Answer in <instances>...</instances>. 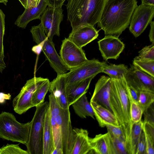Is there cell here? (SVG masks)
<instances>
[{"mask_svg":"<svg viewBox=\"0 0 154 154\" xmlns=\"http://www.w3.org/2000/svg\"><path fill=\"white\" fill-rule=\"evenodd\" d=\"M137 0H107L98 26L106 35H120L128 27Z\"/></svg>","mask_w":154,"mask_h":154,"instance_id":"1","label":"cell"},{"mask_svg":"<svg viewBox=\"0 0 154 154\" xmlns=\"http://www.w3.org/2000/svg\"><path fill=\"white\" fill-rule=\"evenodd\" d=\"M128 85L125 77L112 79L109 103L113 113L117 119L125 137L129 136L132 122L130 116V101L128 94Z\"/></svg>","mask_w":154,"mask_h":154,"instance_id":"2","label":"cell"},{"mask_svg":"<svg viewBox=\"0 0 154 154\" xmlns=\"http://www.w3.org/2000/svg\"><path fill=\"white\" fill-rule=\"evenodd\" d=\"M107 0H68L66 5L67 20L72 29L99 21Z\"/></svg>","mask_w":154,"mask_h":154,"instance_id":"3","label":"cell"},{"mask_svg":"<svg viewBox=\"0 0 154 154\" xmlns=\"http://www.w3.org/2000/svg\"><path fill=\"white\" fill-rule=\"evenodd\" d=\"M31 122L22 123L12 113L0 114V138L26 145L29 138Z\"/></svg>","mask_w":154,"mask_h":154,"instance_id":"4","label":"cell"},{"mask_svg":"<svg viewBox=\"0 0 154 154\" xmlns=\"http://www.w3.org/2000/svg\"><path fill=\"white\" fill-rule=\"evenodd\" d=\"M33 41L42 45V51L46 59L57 75L65 74L70 69L63 63L57 53L53 42L45 34L41 23L32 27L30 29Z\"/></svg>","mask_w":154,"mask_h":154,"instance_id":"5","label":"cell"},{"mask_svg":"<svg viewBox=\"0 0 154 154\" xmlns=\"http://www.w3.org/2000/svg\"><path fill=\"white\" fill-rule=\"evenodd\" d=\"M49 102H44L36 106L31 121L29 138L26 145L29 154H43V134L45 114Z\"/></svg>","mask_w":154,"mask_h":154,"instance_id":"6","label":"cell"},{"mask_svg":"<svg viewBox=\"0 0 154 154\" xmlns=\"http://www.w3.org/2000/svg\"><path fill=\"white\" fill-rule=\"evenodd\" d=\"M107 64L98 60H88L81 65L70 69L65 74L66 87L71 86L87 78L95 76L102 72L104 67Z\"/></svg>","mask_w":154,"mask_h":154,"instance_id":"7","label":"cell"},{"mask_svg":"<svg viewBox=\"0 0 154 154\" xmlns=\"http://www.w3.org/2000/svg\"><path fill=\"white\" fill-rule=\"evenodd\" d=\"M41 77H34L27 81L18 94L12 102L14 110L21 115L32 108V99L37 88L46 79Z\"/></svg>","mask_w":154,"mask_h":154,"instance_id":"8","label":"cell"},{"mask_svg":"<svg viewBox=\"0 0 154 154\" xmlns=\"http://www.w3.org/2000/svg\"><path fill=\"white\" fill-rule=\"evenodd\" d=\"M56 118L61 134L63 154H71L75 136L71 124L69 108H61Z\"/></svg>","mask_w":154,"mask_h":154,"instance_id":"9","label":"cell"},{"mask_svg":"<svg viewBox=\"0 0 154 154\" xmlns=\"http://www.w3.org/2000/svg\"><path fill=\"white\" fill-rule=\"evenodd\" d=\"M154 6L141 4L135 8L132 16L129 29L136 38L139 36L154 17Z\"/></svg>","mask_w":154,"mask_h":154,"instance_id":"10","label":"cell"},{"mask_svg":"<svg viewBox=\"0 0 154 154\" xmlns=\"http://www.w3.org/2000/svg\"><path fill=\"white\" fill-rule=\"evenodd\" d=\"M60 56L70 70L82 64L88 60L84 51L70 40L65 38L62 41Z\"/></svg>","mask_w":154,"mask_h":154,"instance_id":"11","label":"cell"},{"mask_svg":"<svg viewBox=\"0 0 154 154\" xmlns=\"http://www.w3.org/2000/svg\"><path fill=\"white\" fill-rule=\"evenodd\" d=\"M63 12L62 7L48 6L40 17V23L44 32L51 40L54 35L60 36V25L63 17Z\"/></svg>","mask_w":154,"mask_h":154,"instance_id":"12","label":"cell"},{"mask_svg":"<svg viewBox=\"0 0 154 154\" xmlns=\"http://www.w3.org/2000/svg\"><path fill=\"white\" fill-rule=\"evenodd\" d=\"M128 86L138 91H148L154 92V77L131 65L125 76Z\"/></svg>","mask_w":154,"mask_h":154,"instance_id":"13","label":"cell"},{"mask_svg":"<svg viewBox=\"0 0 154 154\" xmlns=\"http://www.w3.org/2000/svg\"><path fill=\"white\" fill-rule=\"evenodd\" d=\"M97 42L101 55L105 61L110 59L116 60L125 48L124 44L113 35H106Z\"/></svg>","mask_w":154,"mask_h":154,"instance_id":"14","label":"cell"},{"mask_svg":"<svg viewBox=\"0 0 154 154\" xmlns=\"http://www.w3.org/2000/svg\"><path fill=\"white\" fill-rule=\"evenodd\" d=\"M98 32L93 26L83 25L72 29L68 38L78 47L82 48L97 38Z\"/></svg>","mask_w":154,"mask_h":154,"instance_id":"15","label":"cell"},{"mask_svg":"<svg viewBox=\"0 0 154 154\" xmlns=\"http://www.w3.org/2000/svg\"><path fill=\"white\" fill-rule=\"evenodd\" d=\"M112 79L105 75L101 76L96 83L91 101L100 105L112 112L109 103Z\"/></svg>","mask_w":154,"mask_h":154,"instance_id":"16","label":"cell"},{"mask_svg":"<svg viewBox=\"0 0 154 154\" xmlns=\"http://www.w3.org/2000/svg\"><path fill=\"white\" fill-rule=\"evenodd\" d=\"M66 83L65 74L57 75V77L50 82L49 91L55 97L61 108H69L66 92Z\"/></svg>","mask_w":154,"mask_h":154,"instance_id":"17","label":"cell"},{"mask_svg":"<svg viewBox=\"0 0 154 154\" xmlns=\"http://www.w3.org/2000/svg\"><path fill=\"white\" fill-rule=\"evenodd\" d=\"M47 6L45 0H41L37 6L25 8L23 13L18 17L15 24L19 27L25 28L32 20L40 19Z\"/></svg>","mask_w":154,"mask_h":154,"instance_id":"18","label":"cell"},{"mask_svg":"<svg viewBox=\"0 0 154 154\" xmlns=\"http://www.w3.org/2000/svg\"><path fill=\"white\" fill-rule=\"evenodd\" d=\"M89 143L92 150L91 153L114 154L109 134L96 135L93 138H89Z\"/></svg>","mask_w":154,"mask_h":154,"instance_id":"19","label":"cell"},{"mask_svg":"<svg viewBox=\"0 0 154 154\" xmlns=\"http://www.w3.org/2000/svg\"><path fill=\"white\" fill-rule=\"evenodd\" d=\"M90 103L100 127H104L108 125L120 126L117 119L112 112L94 101H90Z\"/></svg>","mask_w":154,"mask_h":154,"instance_id":"20","label":"cell"},{"mask_svg":"<svg viewBox=\"0 0 154 154\" xmlns=\"http://www.w3.org/2000/svg\"><path fill=\"white\" fill-rule=\"evenodd\" d=\"M75 140L71 154H90L92 150L87 130L82 128L73 129Z\"/></svg>","mask_w":154,"mask_h":154,"instance_id":"21","label":"cell"},{"mask_svg":"<svg viewBox=\"0 0 154 154\" xmlns=\"http://www.w3.org/2000/svg\"><path fill=\"white\" fill-rule=\"evenodd\" d=\"M94 77H91L71 86L66 87L67 99L70 106L84 94H86Z\"/></svg>","mask_w":154,"mask_h":154,"instance_id":"22","label":"cell"},{"mask_svg":"<svg viewBox=\"0 0 154 154\" xmlns=\"http://www.w3.org/2000/svg\"><path fill=\"white\" fill-rule=\"evenodd\" d=\"M54 148V143L48 106L46 113L43 134V154H51Z\"/></svg>","mask_w":154,"mask_h":154,"instance_id":"23","label":"cell"},{"mask_svg":"<svg viewBox=\"0 0 154 154\" xmlns=\"http://www.w3.org/2000/svg\"><path fill=\"white\" fill-rule=\"evenodd\" d=\"M143 121L133 123L131 131L128 137L125 140L128 154H136L137 143L142 128Z\"/></svg>","mask_w":154,"mask_h":154,"instance_id":"24","label":"cell"},{"mask_svg":"<svg viewBox=\"0 0 154 154\" xmlns=\"http://www.w3.org/2000/svg\"><path fill=\"white\" fill-rule=\"evenodd\" d=\"M86 94L82 95L71 105L75 113L81 118L90 117L94 119V112Z\"/></svg>","mask_w":154,"mask_h":154,"instance_id":"25","label":"cell"},{"mask_svg":"<svg viewBox=\"0 0 154 154\" xmlns=\"http://www.w3.org/2000/svg\"><path fill=\"white\" fill-rule=\"evenodd\" d=\"M127 66L124 64H107L103 68L102 72L109 76L112 79H119L125 77L128 70Z\"/></svg>","mask_w":154,"mask_h":154,"instance_id":"26","label":"cell"},{"mask_svg":"<svg viewBox=\"0 0 154 154\" xmlns=\"http://www.w3.org/2000/svg\"><path fill=\"white\" fill-rule=\"evenodd\" d=\"M50 82L49 80L47 79L34 92L32 99L33 107H36L44 102L45 96L49 90Z\"/></svg>","mask_w":154,"mask_h":154,"instance_id":"27","label":"cell"},{"mask_svg":"<svg viewBox=\"0 0 154 154\" xmlns=\"http://www.w3.org/2000/svg\"><path fill=\"white\" fill-rule=\"evenodd\" d=\"M142 128L146 141L147 154H154V125L143 121Z\"/></svg>","mask_w":154,"mask_h":154,"instance_id":"28","label":"cell"},{"mask_svg":"<svg viewBox=\"0 0 154 154\" xmlns=\"http://www.w3.org/2000/svg\"><path fill=\"white\" fill-rule=\"evenodd\" d=\"M5 15L0 9V72L1 73L6 67L4 60V55L3 44V36L5 31Z\"/></svg>","mask_w":154,"mask_h":154,"instance_id":"29","label":"cell"},{"mask_svg":"<svg viewBox=\"0 0 154 154\" xmlns=\"http://www.w3.org/2000/svg\"><path fill=\"white\" fill-rule=\"evenodd\" d=\"M132 64L142 71L154 77V60L140 59L136 57L134 59Z\"/></svg>","mask_w":154,"mask_h":154,"instance_id":"30","label":"cell"},{"mask_svg":"<svg viewBox=\"0 0 154 154\" xmlns=\"http://www.w3.org/2000/svg\"><path fill=\"white\" fill-rule=\"evenodd\" d=\"M56 117L50 116L54 143L53 149L56 148L63 152L61 134L59 125L57 122Z\"/></svg>","mask_w":154,"mask_h":154,"instance_id":"31","label":"cell"},{"mask_svg":"<svg viewBox=\"0 0 154 154\" xmlns=\"http://www.w3.org/2000/svg\"><path fill=\"white\" fill-rule=\"evenodd\" d=\"M154 102V92L148 91H140L138 104L143 112Z\"/></svg>","mask_w":154,"mask_h":154,"instance_id":"32","label":"cell"},{"mask_svg":"<svg viewBox=\"0 0 154 154\" xmlns=\"http://www.w3.org/2000/svg\"><path fill=\"white\" fill-rule=\"evenodd\" d=\"M29 154L27 150L22 149L18 144H7L0 147V154Z\"/></svg>","mask_w":154,"mask_h":154,"instance_id":"33","label":"cell"},{"mask_svg":"<svg viewBox=\"0 0 154 154\" xmlns=\"http://www.w3.org/2000/svg\"><path fill=\"white\" fill-rule=\"evenodd\" d=\"M109 134L114 150V154H127L125 140L115 138L111 136L109 133Z\"/></svg>","mask_w":154,"mask_h":154,"instance_id":"34","label":"cell"},{"mask_svg":"<svg viewBox=\"0 0 154 154\" xmlns=\"http://www.w3.org/2000/svg\"><path fill=\"white\" fill-rule=\"evenodd\" d=\"M143 112L142 109L138 104L130 102V113L132 122H137L141 120Z\"/></svg>","mask_w":154,"mask_h":154,"instance_id":"35","label":"cell"},{"mask_svg":"<svg viewBox=\"0 0 154 154\" xmlns=\"http://www.w3.org/2000/svg\"><path fill=\"white\" fill-rule=\"evenodd\" d=\"M139 54L136 57L138 58L150 60H154V44L146 46L138 52Z\"/></svg>","mask_w":154,"mask_h":154,"instance_id":"36","label":"cell"},{"mask_svg":"<svg viewBox=\"0 0 154 154\" xmlns=\"http://www.w3.org/2000/svg\"><path fill=\"white\" fill-rule=\"evenodd\" d=\"M49 105L50 116L57 117L61 108L54 96L52 94L49 95Z\"/></svg>","mask_w":154,"mask_h":154,"instance_id":"37","label":"cell"},{"mask_svg":"<svg viewBox=\"0 0 154 154\" xmlns=\"http://www.w3.org/2000/svg\"><path fill=\"white\" fill-rule=\"evenodd\" d=\"M107 132L112 137L117 138L125 139L124 135L121 126H116L111 125H107L106 126Z\"/></svg>","mask_w":154,"mask_h":154,"instance_id":"38","label":"cell"},{"mask_svg":"<svg viewBox=\"0 0 154 154\" xmlns=\"http://www.w3.org/2000/svg\"><path fill=\"white\" fill-rule=\"evenodd\" d=\"M146 147L145 134L142 128L137 143L136 154H146Z\"/></svg>","mask_w":154,"mask_h":154,"instance_id":"39","label":"cell"},{"mask_svg":"<svg viewBox=\"0 0 154 154\" xmlns=\"http://www.w3.org/2000/svg\"><path fill=\"white\" fill-rule=\"evenodd\" d=\"M154 103L152 104L143 112L144 120L143 122H146L154 125Z\"/></svg>","mask_w":154,"mask_h":154,"instance_id":"40","label":"cell"},{"mask_svg":"<svg viewBox=\"0 0 154 154\" xmlns=\"http://www.w3.org/2000/svg\"><path fill=\"white\" fill-rule=\"evenodd\" d=\"M139 92V91L128 85V94L130 102H134L138 104Z\"/></svg>","mask_w":154,"mask_h":154,"instance_id":"41","label":"cell"},{"mask_svg":"<svg viewBox=\"0 0 154 154\" xmlns=\"http://www.w3.org/2000/svg\"><path fill=\"white\" fill-rule=\"evenodd\" d=\"M48 6L54 7H62L64 2L68 0H45Z\"/></svg>","mask_w":154,"mask_h":154,"instance_id":"42","label":"cell"},{"mask_svg":"<svg viewBox=\"0 0 154 154\" xmlns=\"http://www.w3.org/2000/svg\"><path fill=\"white\" fill-rule=\"evenodd\" d=\"M150 26L149 36L150 42L154 44V21H152L150 23Z\"/></svg>","mask_w":154,"mask_h":154,"instance_id":"43","label":"cell"},{"mask_svg":"<svg viewBox=\"0 0 154 154\" xmlns=\"http://www.w3.org/2000/svg\"><path fill=\"white\" fill-rule=\"evenodd\" d=\"M32 51L38 55H39L42 51V47L41 44L39 43L33 46Z\"/></svg>","mask_w":154,"mask_h":154,"instance_id":"44","label":"cell"},{"mask_svg":"<svg viewBox=\"0 0 154 154\" xmlns=\"http://www.w3.org/2000/svg\"><path fill=\"white\" fill-rule=\"evenodd\" d=\"M11 97V95L9 94H6L0 92V103H4L6 100L10 99Z\"/></svg>","mask_w":154,"mask_h":154,"instance_id":"45","label":"cell"},{"mask_svg":"<svg viewBox=\"0 0 154 154\" xmlns=\"http://www.w3.org/2000/svg\"><path fill=\"white\" fill-rule=\"evenodd\" d=\"M141 4L154 6V0H141Z\"/></svg>","mask_w":154,"mask_h":154,"instance_id":"46","label":"cell"},{"mask_svg":"<svg viewBox=\"0 0 154 154\" xmlns=\"http://www.w3.org/2000/svg\"><path fill=\"white\" fill-rule=\"evenodd\" d=\"M25 8H27V0H18Z\"/></svg>","mask_w":154,"mask_h":154,"instance_id":"47","label":"cell"},{"mask_svg":"<svg viewBox=\"0 0 154 154\" xmlns=\"http://www.w3.org/2000/svg\"><path fill=\"white\" fill-rule=\"evenodd\" d=\"M41 0H32L33 6H37Z\"/></svg>","mask_w":154,"mask_h":154,"instance_id":"48","label":"cell"},{"mask_svg":"<svg viewBox=\"0 0 154 154\" xmlns=\"http://www.w3.org/2000/svg\"><path fill=\"white\" fill-rule=\"evenodd\" d=\"M8 2V0H0V3H3L5 5H6Z\"/></svg>","mask_w":154,"mask_h":154,"instance_id":"49","label":"cell"}]
</instances>
